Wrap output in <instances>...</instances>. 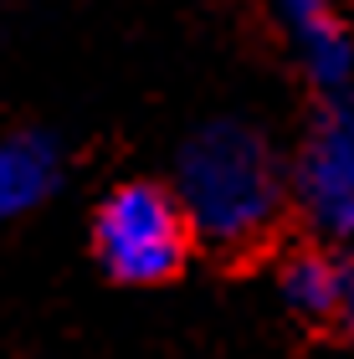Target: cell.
I'll return each mask as SVG.
<instances>
[{
    "instance_id": "5",
    "label": "cell",
    "mask_w": 354,
    "mask_h": 359,
    "mask_svg": "<svg viewBox=\"0 0 354 359\" xmlns=\"http://www.w3.org/2000/svg\"><path fill=\"white\" fill-rule=\"evenodd\" d=\"M62 180V154L46 134L0 139V226L36 210Z\"/></svg>"
},
{
    "instance_id": "4",
    "label": "cell",
    "mask_w": 354,
    "mask_h": 359,
    "mask_svg": "<svg viewBox=\"0 0 354 359\" xmlns=\"http://www.w3.org/2000/svg\"><path fill=\"white\" fill-rule=\"evenodd\" d=\"M287 26V36H293L303 67L318 88H344L349 72H354V41L339 21V11H334V0H272Z\"/></svg>"
},
{
    "instance_id": "6",
    "label": "cell",
    "mask_w": 354,
    "mask_h": 359,
    "mask_svg": "<svg viewBox=\"0 0 354 359\" xmlns=\"http://www.w3.org/2000/svg\"><path fill=\"white\" fill-rule=\"evenodd\" d=\"M339 287H344V262L329 252H298L282 267V298L308 318H334L339 313Z\"/></svg>"
},
{
    "instance_id": "1",
    "label": "cell",
    "mask_w": 354,
    "mask_h": 359,
    "mask_svg": "<svg viewBox=\"0 0 354 359\" xmlns=\"http://www.w3.org/2000/svg\"><path fill=\"white\" fill-rule=\"evenodd\" d=\"M282 190L287 185L272 144L231 118L200 128L175 170V201L190 231L221 252L257 247L282 216Z\"/></svg>"
},
{
    "instance_id": "3",
    "label": "cell",
    "mask_w": 354,
    "mask_h": 359,
    "mask_svg": "<svg viewBox=\"0 0 354 359\" xmlns=\"http://www.w3.org/2000/svg\"><path fill=\"white\" fill-rule=\"evenodd\" d=\"M298 201L329 236H354V97L324 113L298 159Z\"/></svg>"
},
{
    "instance_id": "7",
    "label": "cell",
    "mask_w": 354,
    "mask_h": 359,
    "mask_svg": "<svg viewBox=\"0 0 354 359\" xmlns=\"http://www.w3.org/2000/svg\"><path fill=\"white\" fill-rule=\"evenodd\" d=\"M334 318L354 334V257L344 262V287H339V313H334Z\"/></svg>"
},
{
    "instance_id": "2",
    "label": "cell",
    "mask_w": 354,
    "mask_h": 359,
    "mask_svg": "<svg viewBox=\"0 0 354 359\" xmlns=\"http://www.w3.org/2000/svg\"><path fill=\"white\" fill-rule=\"evenodd\" d=\"M190 221L175 190L154 185V180H134V185H118L93 216V247H98V262L118 277V283L134 287H154L170 283L180 272L185 252H190Z\"/></svg>"
}]
</instances>
